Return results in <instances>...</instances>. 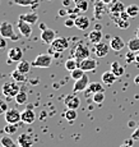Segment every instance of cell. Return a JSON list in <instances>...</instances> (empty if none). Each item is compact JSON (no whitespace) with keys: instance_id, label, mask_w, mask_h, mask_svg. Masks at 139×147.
Instances as JSON below:
<instances>
[{"instance_id":"1","label":"cell","mask_w":139,"mask_h":147,"mask_svg":"<svg viewBox=\"0 0 139 147\" xmlns=\"http://www.w3.org/2000/svg\"><path fill=\"white\" fill-rule=\"evenodd\" d=\"M69 47V41L66 37H56L50 45V54H61Z\"/></svg>"},{"instance_id":"2","label":"cell","mask_w":139,"mask_h":147,"mask_svg":"<svg viewBox=\"0 0 139 147\" xmlns=\"http://www.w3.org/2000/svg\"><path fill=\"white\" fill-rule=\"evenodd\" d=\"M89 49L83 44V42H78L72 50V58H75L78 61L83 60V59L89 58Z\"/></svg>"},{"instance_id":"3","label":"cell","mask_w":139,"mask_h":147,"mask_svg":"<svg viewBox=\"0 0 139 147\" xmlns=\"http://www.w3.org/2000/svg\"><path fill=\"white\" fill-rule=\"evenodd\" d=\"M0 36L4 38H10L12 41H17L19 40L18 35L14 33V28H13V24L9 23V22L4 21L0 23Z\"/></svg>"},{"instance_id":"4","label":"cell","mask_w":139,"mask_h":147,"mask_svg":"<svg viewBox=\"0 0 139 147\" xmlns=\"http://www.w3.org/2000/svg\"><path fill=\"white\" fill-rule=\"evenodd\" d=\"M21 91V87L17 84V82L14 81H9V82H5L4 84L1 86V92L5 97L8 98H12L15 97L18 95V92Z\"/></svg>"},{"instance_id":"5","label":"cell","mask_w":139,"mask_h":147,"mask_svg":"<svg viewBox=\"0 0 139 147\" xmlns=\"http://www.w3.org/2000/svg\"><path fill=\"white\" fill-rule=\"evenodd\" d=\"M52 63V58L49 54H40L32 60V65L36 68H49Z\"/></svg>"},{"instance_id":"6","label":"cell","mask_w":139,"mask_h":147,"mask_svg":"<svg viewBox=\"0 0 139 147\" xmlns=\"http://www.w3.org/2000/svg\"><path fill=\"white\" fill-rule=\"evenodd\" d=\"M21 114L22 113H19L18 109H15V107H10V109H8V111L4 114L5 120H7L8 124H18L19 121H22Z\"/></svg>"},{"instance_id":"7","label":"cell","mask_w":139,"mask_h":147,"mask_svg":"<svg viewBox=\"0 0 139 147\" xmlns=\"http://www.w3.org/2000/svg\"><path fill=\"white\" fill-rule=\"evenodd\" d=\"M89 86V78L87 77V74H84L81 80L74 82V86H73V92L78 94V92H83L84 90H87Z\"/></svg>"},{"instance_id":"8","label":"cell","mask_w":139,"mask_h":147,"mask_svg":"<svg viewBox=\"0 0 139 147\" xmlns=\"http://www.w3.org/2000/svg\"><path fill=\"white\" fill-rule=\"evenodd\" d=\"M17 28H18V31L21 32V35L26 38L31 37V35H32V27H31V24L27 23L23 19H18V22H17Z\"/></svg>"},{"instance_id":"9","label":"cell","mask_w":139,"mask_h":147,"mask_svg":"<svg viewBox=\"0 0 139 147\" xmlns=\"http://www.w3.org/2000/svg\"><path fill=\"white\" fill-rule=\"evenodd\" d=\"M64 104H65V106H66V109L77 110L79 106H81V100H79V97L77 96V94H70L65 97Z\"/></svg>"},{"instance_id":"10","label":"cell","mask_w":139,"mask_h":147,"mask_svg":"<svg viewBox=\"0 0 139 147\" xmlns=\"http://www.w3.org/2000/svg\"><path fill=\"white\" fill-rule=\"evenodd\" d=\"M78 67L81 69H83L84 72H91V70H95L97 68V61L92 58H87V59L78 61Z\"/></svg>"},{"instance_id":"11","label":"cell","mask_w":139,"mask_h":147,"mask_svg":"<svg viewBox=\"0 0 139 147\" xmlns=\"http://www.w3.org/2000/svg\"><path fill=\"white\" fill-rule=\"evenodd\" d=\"M41 41L44 42V44H49L51 45L54 42V40L56 38V33L54 30H51V28H46L45 31H41Z\"/></svg>"},{"instance_id":"12","label":"cell","mask_w":139,"mask_h":147,"mask_svg":"<svg viewBox=\"0 0 139 147\" xmlns=\"http://www.w3.org/2000/svg\"><path fill=\"white\" fill-rule=\"evenodd\" d=\"M110 50V45H107L106 42H98L95 45V54L97 58H105V56L109 54Z\"/></svg>"},{"instance_id":"13","label":"cell","mask_w":139,"mask_h":147,"mask_svg":"<svg viewBox=\"0 0 139 147\" xmlns=\"http://www.w3.org/2000/svg\"><path fill=\"white\" fill-rule=\"evenodd\" d=\"M126 7L119 0H114L112 3L109 4V13L110 14H120L123 12H125Z\"/></svg>"},{"instance_id":"14","label":"cell","mask_w":139,"mask_h":147,"mask_svg":"<svg viewBox=\"0 0 139 147\" xmlns=\"http://www.w3.org/2000/svg\"><path fill=\"white\" fill-rule=\"evenodd\" d=\"M8 58L10 61H21L23 59V50L21 47H12L8 51Z\"/></svg>"},{"instance_id":"15","label":"cell","mask_w":139,"mask_h":147,"mask_svg":"<svg viewBox=\"0 0 139 147\" xmlns=\"http://www.w3.org/2000/svg\"><path fill=\"white\" fill-rule=\"evenodd\" d=\"M107 4H105L103 1H101V0H97V1L95 3V17L96 19H102V17H103V14L109 10V8H106Z\"/></svg>"},{"instance_id":"16","label":"cell","mask_w":139,"mask_h":147,"mask_svg":"<svg viewBox=\"0 0 139 147\" xmlns=\"http://www.w3.org/2000/svg\"><path fill=\"white\" fill-rule=\"evenodd\" d=\"M17 142H18L19 147H32L33 143H35V140H33V137H31L30 134L22 133V134L18 137Z\"/></svg>"},{"instance_id":"17","label":"cell","mask_w":139,"mask_h":147,"mask_svg":"<svg viewBox=\"0 0 139 147\" xmlns=\"http://www.w3.org/2000/svg\"><path fill=\"white\" fill-rule=\"evenodd\" d=\"M21 118H22V121H23L24 124H32V123H35V120H36L35 113H33V110L30 109V107L22 111Z\"/></svg>"},{"instance_id":"18","label":"cell","mask_w":139,"mask_h":147,"mask_svg":"<svg viewBox=\"0 0 139 147\" xmlns=\"http://www.w3.org/2000/svg\"><path fill=\"white\" fill-rule=\"evenodd\" d=\"M110 47H111L114 51H121V50L125 47V42L121 37H119V36H116V37L111 38V41H110Z\"/></svg>"},{"instance_id":"19","label":"cell","mask_w":139,"mask_h":147,"mask_svg":"<svg viewBox=\"0 0 139 147\" xmlns=\"http://www.w3.org/2000/svg\"><path fill=\"white\" fill-rule=\"evenodd\" d=\"M89 24H91V22H89V19L87 18V17L78 16L75 18V27L78 28V30H81V31L87 30V28L89 27Z\"/></svg>"},{"instance_id":"20","label":"cell","mask_w":139,"mask_h":147,"mask_svg":"<svg viewBox=\"0 0 139 147\" xmlns=\"http://www.w3.org/2000/svg\"><path fill=\"white\" fill-rule=\"evenodd\" d=\"M101 80H102V83H103V84H106V86H111V84H114L115 82H116L118 77H116V76L111 72V70H109V72L102 73Z\"/></svg>"},{"instance_id":"21","label":"cell","mask_w":139,"mask_h":147,"mask_svg":"<svg viewBox=\"0 0 139 147\" xmlns=\"http://www.w3.org/2000/svg\"><path fill=\"white\" fill-rule=\"evenodd\" d=\"M97 92H103V86H102L101 83H98V82H92V83H89L88 88H87V92L84 95L89 96V95H95L97 94Z\"/></svg>"},{"instance_id":"22","label":"cell","mask_w":139,"mask_h":147,"mask_svg":"<svg viewBox=\"0 0 139 147\" xmlns=\"http://www.w3.org/2000/svg\"><path fill=\"white\" fill-rule=\"evenodd\" d=\"M19 19H23V21H26L30 24H35L36 22L38 21V16H37V13H35V12H30V13L21 14V16H19Z\"/></svg>"},{"instance_id":"23","label":"cell","mask_w":139,"mask_h":147,"mask_svg":"<svg viewBox=\"0 0 139 147\" xmlns=\"http://www.w3.org/2000/svg\"><path fill=\"white\" fill-rule=\"evenodd\" d=\"M88 40L91 44H93V45H96V44H98V42H101L102 40V32L100 30H93V31H91V32L88 33Z\"/></svg>"},{"instance_id":"24","label":"cell","mask_w":139,"mask_h":147,"mask_svg":"<svg viewBox=\"0 0 139 147\" xmlns=\"http://www.w3.org/2000/svg\"><path fill=\"white\" fill-rule=\"evenodd\" d=\"M111 72L114 73L116 77H121V76L125 73V69H124L123 65H120L119 61H114V63L111 64Z\"/></svg>"},{"instance_id":"25","label":"cell","mask_w":139,"mask_h":147,"mask_svg":"<svg viewBox=\"0 0 139 147\" xmlns=\"http://www.w3.org/2000/svg\"><path fill=\"white\" fill-rule=\"evenodd\" d=\"M31 65H32V64H31L30 61H27V60H21V61H18L17 69H18L19 72H22L23 74H28V73H30V70H31Z\"/></svg>"},{"instance_id":"26","label":"cell","mask_w":139,"mask_h":147,"mask_svg":"<svg viewBox=\"0 0 139 147\" xmlns=\"http://www.w3.org/2000/svg\"><path fill=\"white\" fill-rule=\"evenodd\" d=\"M0 142H1V145L5 146V147H19L18 142H15V141H14L12 137H9V136H4V137H1Z\"/></svg>"},{"instance_id":"27","label":"cell","mask_w":139,"mask_h":147,"mask_svg":"<svg viewBox=\"0 0 139 147\" xmlns=\"http://www.w3.org/2000/svg\"><path fill=\"white\" fill-rule=\"evenodd\" d=\"M15 101H17V104H18V105H24V104L28 101V95H27V92H26L24 90L21 88V91H19L18 95L15 96Z\"/></svg>"},{"instance_id":"28","label":"cell","mask_w":139,"mask_h":147,"mask_svg":"<svg viewBox=\"0 0 139 147\" xmlns=\"http://www.w3.org/2000/svg\"><path fill=\"white\" fill-rule=\"evenodd\" d=\"M125 12L129 14L130 18H135V17L139 14V7L137 4H130V5H128L126 7Z\"/></svg>"},{"instance_id":"29","label":"cell","mask_w":139,"mask_h":147,"mask_svg":"<svg viewBox=\"0 0 139 147\" xmlns=\"http://www.w3.org/2000/svg\"><path fill=\"white\" fill-rule=\"evenodd\" d=\"M78 68V60L75 58H69L65 61V69L69 70V72H73L74 69Z\"/></svg>"},{"instance_id":"30","label":"cell","mask_w":139,"mask_h":147,"mask_svg":"<svg viewBox=\"0 0 139 147\" xmlns=\"http://www.w3.org/2000/svg\"><path fill=\"white\" fill-rule=\"evenodd\" d=\"M10 77H12V80L14 81V82H24L27 78H26V74H23L22 72H19L18 69H15V70H13L12 72V74H10Z\"/></svg>"},{"instance_id":"31","label":"cell","mask_w":139,"mask_h":147,"mask_svg":"<svg viewBox=\"0 0 139 147\" xmlns=\"http://www.w3.org/2000/svg\"><path fill=\"white\" fill-rule=\"evenodd\" d=\"M128 49H129L130 51L138 53L139 51V38L138 37L130 38L129 42H128Z\"/></svg>"},{"instance_id":"32","label":"cell","mask_w":139,"mask_h":147,"mask_svg":"<svg viewBox=\"0 0 139 147\" xmlns=\"http://www.w3.org/2000/svg\"><path fill=\"white\" fill-rule=\"evenodd\" d=\"M77 117H78V113H77V110H74V109H66L64 111V118L69 121L75 120Z\"/></svg>"},{"instance_id":"33","label":"cell","mask_w":139,"mask_h":147,"mask_svg":"<svg viewBox=\"0 0 139 147\" xmlns=\"http://www.w3.org/2000/svg\"><path fill=\"white\" fill-rule=\"evenodd\" d=\"M86 74V72H84L83 69H81V68H77V69H74L73 70V72H70V77L73 78V80L74 81H78V80H81L82 77H83V76Z\"/></svg>"},{"instance_id":"34","label":"cell","mask_w":139,"mask_h":147,"mask_svg":"<svg viewBox=\"0 0 139 147\" xmlns=\"http://www.w3.org/2000/svg\"><path fill=\"white\" fill-rule=\"evenodd\" d=\"M77 8L81 9V12H87L88 10V1L87 0H73Z\"/></svg>"},{"instance_id":"35","label":"cell","mask_w":139,"mask_h":147,"mask_svg":"<svg viewBox=\"0 0 139 147\" xmlns=\"http://www.w3.org/2000/svg\"><path fill=\"white\" fill-rule=\"evenodd\" d=\"M18 131V124H7L4 127V132L7 134H13Z\"/></svg>"},{"instance_id":"36","label":"cell","mask_w":139,"mask_h":147,"mask_svg":"<svg viewBox=\"0 0 139 147\" xmlns=\"http://www.w3.org/2000/svg\"><path fill=\"white\" fill-rule=\"evenodd\" d=\"M105 100V94L103 92H97V94L92 95V101L95 104H102Z\"/></svg>"},{"instance_id":"37","label":"cell","mask_w":139,"mask_h":147,"mask_svg":"<svg viewBox=\"0 0 139 147\" xmlns=\"http://www.w3.org/2000/svg\"><path fill=\"white\" fill-rule=\"evenodd\" d=\"M14 4L21 5V7H30L35 4V0H13Z\"/></svg>"},{"instance_id":"38","label":"cell","mask_w":139,"mask_h":147,"mask_svg":"<svg viewBox=\"0 0 139 147\" xmlns=\"http://www.w3.org/2000/svg\"><path fill=\"white\" fill-rule=\"evenodd\" d=\"M135 55H137V53H134V51H128L125 54V61L128 64H130V63H134L135 61Z\"/></svg>"},{"instance_id":"39","label":"cell","mask_w":139,"mask_h":147,"mask_svg":"<svg viewBox=\"0 0 139 147\" xmlns=\"http://www.w3.org/2000/svg\"><path fill=\"white\" fill-rule=\"evenodd\" d=\"M115 23L120 30H126V28L129 27V21H125V19H121V18H119Z\"/></svg>"},{"instance_id":"40","label":"cell","mask_w":139,"mask_h":147,"mask_svg":"<svg viewBox=\"0 0 139 147\" xmlns=\"http://www.w3.org/2000/svg\"><path fill=\"white\" fill-rule=\"evenodd\" d=\"M8 104L5 100H3V98H0V115H4L5 113L8 111Z\"/></svg>"},{"instance_id":"41","label":"cell","mask_w":139,"mask_h":147,"mask_svg":"<svg viewBox=\"0 0 139 147\" xmlns=\"http://www.w3.org/2000/svg\"><path fill=\"white\" fill-rule=\"evenodd\" d=\"M64 24H65V27H75V19L70 18V17H66Z\"/></svg>"},{"instance_id":"42","label":"cell","mask_w":139,"mask_h":147,"mask_svg":"<svg viewBox=\"0 0 139 147\" xmlns=\"http://www.w3.org/2000/svg\"><path fill=\"white\" fill-rule=\"evenodd\" d=\"M132 138L134 141H139V125L134 129V132H133V134H132Z\"/></svg>"},{"instance_id":"43","label":"cell","mask_w":139,"mask_h":147,"mask_svg":"<svg viewBox=\"0 0 139 147\" xmlns=\"http://www.w3.org/2000/svg\"><path fill=\"white\" fill-rule=\"evenodd\" d=\"M7 40H5L4 37H1V36H0V50H5L7 49Z\"/></svg>"},{"instance_id":"44","label":"cell","mask_w":139,"mask_h":147,"mask_svg":"<svg viewBox=\"0 0 139 147\" xmlns=\"http://www.w3.org/2000/svg\"><path fill=\"white\" fill-rule=\"evenodd\" d=\"M59 16L66 17V16H68V10H66V9H60V10H59Z\"/></svg>"},{"instance_id":"45","label":"cell","mask_w":139,"mask_h":147,"mask_svg":"<svg viewBox=\"0 0 139 147\" xmlns=\"http://www.w3.org/2000/svg\"><path fill=\"white\" fill-rule=\"evenodd\" d=\"M46 28H47V26L45 23H40V30H41V31H45Z\"/></svg>"},{"instance_id":"46","label":"cell","mask_w":139,"mask_h":147,"mask_svg":"<svg viewBox=\"0 0 139 147\" xmlns=\"http://www.w3.org/2000/svg\"><path fill=\"white\" fill-rule=\"evenodd\" d=\"M69 4H70V0H63V5L64 7H69Z\"/></svg>"},{"instance_id":"47","label":"cell","mask_w":139,"mask_h":147,"mask_svg":"<svg viewBox=\"0 0 139 147\" xmlns=\"http://www.w3.org/2000/svg\"><path fill=\"white\" fill-rule=\"evenodd\" d=\"M134 82H135V84H139V74H138V76H135Z\"/></svg>"},{"instance_id":"48","label":"cell","mask_w":139,"mask_h":147,"mask_svg":"<svg viewBox=\"0 0 139 147\" xmlns=\"http://www.w3.org/2000/svg\"><path fill=\"white\" fill-rule=\"evenodd\" d=\"M135 63L139 64V51L137 53V55H135Z\"/></svg>"},{"instance_id":"49","label":"cell","mask_w":139,"mask_h":147,"mask_svg":"<svg viewBox=\"0 0 139 147\" xmlns=\"http://www.w3.org/2000/svg\"><path fill=\"white\" fill-rule=\"evenodd\" d=\"M101 1H103L105 4H110V3H112L114 0H101Z\"/></svg>"},{"instance_id":"50","label":"cell","mask_w":139,"mask_h":147,"mask_svg":"<svg viewBox=\"0 0 139 147\" xmlns=\"http://www.w3.org/2000/svg\"><path fill=\"white\" fill-rule=\"evenodd\" d=\"M95 28H96V30H100V31L102 30V27L100 26V24H96V27H95Z\"/></svg>"},{"instance_id":"51","label":"cell","mask_w":139,"mask_h":147,"mask_svg":"<svg viewBox=\"0 0 139 147\" xmlns=\"http://www.w3.org/2000/svg\"><path fill=\"white\" fill-rule=\"evenodd\" d=\"M120 147H133V146H130V145H128V143H124V145H121Z\"/></svg>"},{"instance_id":"52","label":"cell","mask_w":139,"mask_h":147,"mask_svg":"<svg viewBox=\"0 0 139 147\" xmlns=\"http://www.w3.org/2000/svg\"><path fill=\"white\" fill-rule=\"evenodd\" d=\"M135 37H138V38H139V27H138L137 32H135Z\"/></svg>"},{"instance_id":"53","label":"cell","mask_w":139,"mask_h":147,"mask_svg":"<svg viewBox=\"0 0 139 147\" xmlns=\"http://www.w3.org/2000/svg\"><path fill=\"white\" fill-rule=\"evenodd\" d=\"M47 1H54V0H47Z\"/></svg>"},{"instance_id":"54","label":"cell","mask_w":139,"mask_h":147,"mask_svg":"<svg viewBox=\"0 0 139 147\" xmlns=\"http://www.w3.org/2000/svg\"><path fill=\"white\" fill-rule=\"evenodd\" d=\"M0 147H5V146H3V145H0Z\"/></svg>"}]
</instances>
